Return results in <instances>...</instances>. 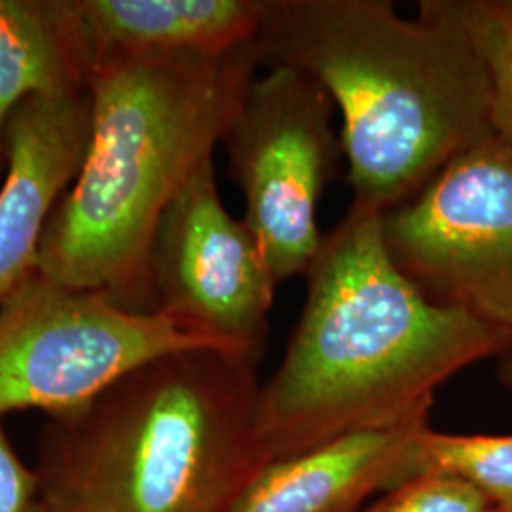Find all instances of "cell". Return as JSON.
<instances>
[{
    "mask_svg": "<svg viewBox=\"0 0 512 512\" xmlns=\"http://www.w3.org/2000/svg\"><path fill=\"white\" fill-rule=\"evenodd\" d=\"M490 501L454 476L423 473L384 492L361 512H488Z\"/></svg>",
    "mask_w": 512,
    "mask_h": 512,
    "instance_id": "cell-15",
    "label": "cell"
},
{
    "mask_svg": "<svg viewBox=\"0 0 512 512\" xmlns=\"http://www.w3.org/2000/svg\"><path fill=\"white\" fill-rule=\"evenodd\" d=\"M397 270L427 300L512 334V147L490 135L382 215Z\"/></svg>",
    "mask_w": 512,
    "mask_h": 512,
    "instance_id": "cell-6",
    "label": "cell"
},
{
    "mask_svg": "<svg viewBox=\"0 0 512 512\" xmlns=\"http://www.w3.org/2000/svg\"><path fill=\"white\" fill-rule=\"evenodd\" d=\"M90 139L88 92L38 95L12 112L0 188V306L37 274L44 232L82 169Z\"/></svg>",
    "mask_w": 512,
    "mask_h": 512,
    "instance_id": "cell-9",
    "label": "cell"
},
{
    "mask_svg": "<svg viewBox=\"0 0 512 512\" xmlns=\"http://www.w3.org/2000/svg\"><path fill=\"white\" fill-rule=\"evenodd\" d=\"M93 65L137 54H224L255 40L266 0H76Z\"/></svg>",
    "mask_w": 512,
    "mask_h": 512,
    "instance_id": "cell-11",
    "label": "cell"
},
{
    "mask_svg": "<svg viewBox=\"0 0 512 512\" xmlns=\"http://www.w3.org/2000/svg\"><path fill=\"white\" fill-rule=\"evenodd\" d=\"M38 505L37 469H29L21 461L0 421V512H35Z\"/></svg>",
    "mask_w": 512,
    "mask_h": 512,
    "instance_id": "cell-16",
    "label": "cell"
},
{
    "mask_svg": "<svg viewBox=\"0 0 512 512\" xmlns=\"http://www.w3.org/2000/svg\"><path fill=\"white\" fill-rule=\"evenodd\" d=\"M260 67L311 76L342 116L351 207L384 215L494 135L484 69L437 0H266Z\"/></svg>",
    "mask_w": 512,
    "mask_h": 512,
    "instance_id": "cell-3",
    "label": "cell"
},
{
    "mask_svg": "<svg viewBox=\"0 0 512 512\" xmlns=\"http://www.w3.org/2000/svg\"><path fill=\"white\" fill-rule=\"evenodd\" d=\"M148 275L154 313L188 336L260 363L277 285L247 222L220 200L213 158L167 205Z\"/></svg>",
    "mask_w": 512,
    "mask_h": 512,
    "instance_id": "cell-8",
    "label": "cell"
},
{
    "mask_svg": "<svg viewBox=\"0 0 512 512\" xmlns=\"http://www.w3.org/2000/svg\"><path fill=\"white\" fill-rule=\"evenodd\" d=\"M418 475L454 476L492 507H512V435H446L423 425L416 439Z\"/></svg>",
    "mask_w": 512,
    "mask_h": 512,
    "instance_id": "cell-14",
    "label": "cell"
},
{
    "mask_svg": "<svg viewBox=\"0 0 512 512\" xmlns=\"http://www.w3.org/2000/svg\"><path fill=\"white\" fill-rule=\"evenodd\" d=\"M260 67L224 54H137L93 65L86 160L44 232L38 274L154 313L150 249L173 198L232 124Z\"/></svg>",
    "mask_w": 512,
    "mask_h": 512,
    "instance_id": "cell-2",
    "label": "cell"
},
{
    "mask_svg": "<svg viewBox=\"0 0 512 512\" xmlns=\"http://www.w3.org/2000/svg\"><path fill=\"white\" fill-rule=\"evenodd\" d=\"M258 363L175 351L48 418L40 501L50 512H228L268 465L256 435Z\"/></svg>",
    "mask_w": 512,
    "mask_h": 512,
    "instance_id": "cell-4",
    "label": "cell"
},
{
    "mask_svg": "<svg viewBox=\"0 0 512 512\" xmlns=\"http://www.w3.org/2000/svg\"><path fill=\"white\" fill-rule=\"evenodd\" d=\"M471 44L490 95V126L512 147V0H437Z\"/></svg>",
    "mask_w": 512,
    "mask_h": 512,
    "instance_id": "cell-13",
    "label": "cell"
},
{
    "mask_svg": "<svg viewBox=\"0 0 512 512\" xmlns=\"http://www.w3.org/2000/svg\"><path fill=\"white\" fill-rule=\"evenodd\" d=\"M35 512H50V511H48V509H46V507H44V505H42V501H40V505H38V509Z\"/></svg>",
    "mask_w": 512,
    "mask_h": 512,
    "instance_id": "cell-18",
    "label": "cell"
},
{
    "mask_svg": "<svg viewBox=\"0 0 512 512\" xmlns=\"http://www.w3.org/2000/svg\"><path fill=\"white\" fill-rule=\"evenodd\" d=\"M196 348L215 346L160 313L124 310L37 272L0 306V421L19 410L71 412L131 370Z\"/></svg>",
    "mask_w": 512,
    "mask_h": 512,
    "instance_id": "cell-5",
    "label": "cell"
},
{
    "mask_svg": "<svg viewBox=\"0 0 512 512\" xmlns=\"http://www.w3.org/2000/svg\"><path fill=\"white\" fill-rule=\"evenodd\" d=\"M256 76L222 137L228 173L275 285L308 274L323 234L317 205L344 156L327 90L293 67Z\"/></svg>",
    "mask_w": 512,
    "mask_h": 512,
    "instance_id": "cell-7",
    "label": "cell"
},
{
    "mask_svg": "<svg viewBox=\"0 0 512 512\" xmlns=\"http://www.w3.org/2000/svg\"><path fill=\"white\" fill-rule=\"evenodd\" d=\"M304 277L302 315L258 393L256 435L268 463L429 418L440 384L512 348L511 332L433 304L397 270L382 215L349 207Z\"/></svg>",
    "mask_w": 512,
    "mask_h": 512,
    "instance_id": "cell-1",
    "label": "cell"
},
{
    "mask_svg": "<svg viewBox=\"0 0 512 512\" xmlns=\"http://www.w3.org/2000/svg\"><path fill=\"white\" fill-rule=\"evenodd\" d=\"M488 512H512V507H490Z\"/></svg>",
    "mask_w": 512,
    "mask_h": 512,
    "instance_id": "cell-17",
    "label": "cell"
},
{
    "mask_svg": "<svg viewBox=\"0 0 512 512\" xmlns=\"http://www.w3.org/2000/svg\"><path fill=\"white\" fill-rule=\"evenodd\" d=\"M427 423L353 433L268 463L228 512H357L366 497L418 476L416 439Z\"/></svg>",
    "mask_w": 512,
    "mask_h": 512,
    "instance_id": "cell-10",
    "label": "cell"
},
{
    "mask_svg": "<svg viewBox=\"0 0 512 512\" xmlns=\"http://www.w3.org/2000/svg\"><path fill=\"white\" fill-rule=\"evenodd\" d=\"M92 71L76 0H0V171L12 112L38 95L88 92Z\"/></svg>",
    "mask_w": 512,
    "mask_h": 512,
    "instance_id": "cell-12",
    "label": "cell"
}]
</instances>
